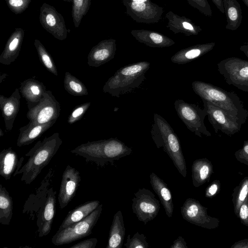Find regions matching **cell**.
Masks as SVG:
<instances>
[{
	"label": "cell",
	"mask_w": 248,
	"mask_h": 248,
	"mask_svg": "<svg viewBox=\"0 0 248 248\" xmlns=\"http://www.w3.org/2000/svg\"><path fill=\"white\" fill-rule=\"evenodd\" d=\"M62 141L59 133L56 132L42 140H39L25 154L27 161L13 176L22 174L21 181L31 184L40 174L58 152Z\"/></svg>",
	"instance_id": "1"
},
{
	"label": "cell",
	"mask_w": 248,
	"mask_h": 248,
	"mask_svg": "<svg viewBox=\"0 0 248 248\" xmlns=\"http://www.w3.org/2000/svg\"><path fill=\"white\" fill-rule=\"evenodd\" d=\"M87 161H93L103 166L130 155L132 150L123 142L116 138H110L82 143L71 151Z\"/></svg>",
	"instance_id": "2"
},
{
	"label": "cell",
	"mask_w": 248,
	"mask_h": 248,
	"mask_svg": "<svg viewBox=\"0 0 248 248\" xmlns=\"http://www.w3.org/2000/svg\"><path fill=\"white\" fill-rule=\"evenodd\" d=\"M151 134L156 147L163 149L179 172L186 177V163L179 139L167 121L156 113L154 115Z\"/></svg>",
	"instance_id": "3"
},
{
	"label": "cell",
	"mask_w": 248,
	"mask_h": 248,
	"mask_svg": "<svg viewBox=\"0 0 248 248\" xmlns=\"http://www.w3.org/2000/svg\"><path fill=\"white\" fill-rule=\"evenodd\" d=\"M150 67V62L141 61L121 67L105 83L103 92L119 97L132 92L143 83Z\"/></svg>",
	"instance_id": "4"
},
{
	"label": "cell",
	"mask_w": 248,
	"mask_h": 248,
	"mask_svg": "<svg viewBox=\"0 0 248 248\" xmlns=\"http://www.w3.org/2000/svg\"><path fill=\"white\" fill-rule=\"evenodd\" d=\"M194 93L202 100L225 109L242 114H248L240 98L232 92H229L210 83L201 81L192 83Z\"/></svg>",
	"instance_id": "5"
},
{
	"label": "cell",
	"mask_w": 248,
	"mask_h": 248,
	"mask_svg": "<svg viewBox=\"0 0 248 248\" xmlns=\"http://www.w3.org/2000/svg\"><path fill=\"white\" fill-rule=\"evenodd\" d=\"M202 100L207 111L208 120L216 133L220 131L228 135H233L240 130L248 117V114L225 109L207 101Z\"/></svg>",
	"instance_id": "6"
},
{
	"label": "cell",
	"mask_w": 248,
	"mask_h": 248,
	"mask_svg": "<svg viewBox=\"0 0 248 248\" xmlns=\"http://www.w3.org/2000/svg\"><path fill=\"white\" fill-rule=\"evenodd\" d=\"M102 208L101 204L85 218L58 230L51 238L52 243L55 246L64 245L91 234L101 216Z\"/></svg>",
	"instance_id": "7"
},
{
	"label": "cell",
	"mask_w": 248,
	"mask_h": 248,
	"mask_svg": "<svg viewBox=\"0 0 248 248\" xmlns=\"http://www.w3.org/2000/svg\"><path fill=\"white\" fill-rule=\"evenodd\" d=\"M174 105L177 115L188 130L200 137L202 134L211 136L204 123L207 114L204 108L202 109L198 105L186 103L182 99L176 100Z\"/></svg>",
	"instance_id": "8"
},
{
	"label": "cell",
	"mask_w": 248,
	"mask_h": 248,
	"mask_svg": "<svg viewBox=\"0 0 248 248\" xmlns=\"http://www.w3.org/2000/svg\"><path fill=\"white\" fill-rule=\"evenodd\" d=\"M217 66L228 84L248 92V61L232 57L221 61Z\"/></svg>",
	"instance_id": "9"
},
{
	"label": "cell",
	"mask_w": 248,
	"mask_h": 248,
	"mask_svg": "<svg viewBox=\"0 0 248 248\" xmlns=\"http://www.w3.org/2000/svg\"><path fill=\"white\" fill-rule=\"evenodd\" d=\"M59 102L52 92L46 90L40 101L29 108L26 116L30 121L38 124L56 122L60 114Z\"/></svg>",
	"instance_id": "10"
},
{
	"label": "cell",
	"mask_w": 248,
	"mask_h": 248,
	"mask_svg": "<svg viewBox=\"0 0 248 248\" xmlns=\"http://www.w3.org/2000/svg\"><path fill=\"white\" fill-rule=\"evenodd\" d=\"M132 209L138 220L145 225L153 220L160 209L159 202L150 190L142 188L134 193Z\"/></svg>",
	"instance_id": "11"
},
{
	"label": "cell",
	"mask_w": 248,
	"mask_h": 248,
	"mask_svg": "<svg viewBox=\"0 0 248 248\" xmlns=\"http://www.w3.org/2000/svg\"><path fill=\"white\" fill-rule=\"evenodd\" d=\"M122 1L125 7V13L137 23L154 24L162 19L163 8L151 0L142 2Z\"/></svg>",
	"instance_id": "12"
},
{
	"label": "cell",
	"mask_w": 248,
	"mask_h": 248,
	"mask_svg": "<svg viewBox=\"0 0 248 248\" xmlns=\"http://www.w3.org/2000/svg\"><path fill=\"white\" fill-rule=\"evenodd\" d=\"M39 21L43 28L56 39L62 41L67 38L69 30L63 17L53 6L46 3L42 4L40 9Z\"/></svg>",
	"instance_id": "13"
},
{
	"label": "cell",
	"mask_w": 248,
	"mask_h": 248,
	"mask_svg": "<svg viewBox=\"0 0 248 248\" xmlns=\"http://www.w3.org/2000/svg\"><path fill=\"white\" fill-rule=\"evenodd\" d=\"M80 181L79 172L75 168L67 165L62 174L58 194L61 209L65 207L75 197Z\"/></svg>",
	"instance_id": "14"
},
{
	"label": "cell",
	"mask_w": 248,
	"mask_h": 248,
	"mask_svg": "<svg viewBox=\"0 0 248 248\" xmlns=\"http://www.w3.org/2000/svg\"><path fill=\"white\" fill-rule=\"evenodd\" d=\"M116 51L115 39L102 40L92 48L87 57V64L90 66L98 67L113 59Z\"/></svg>",
	"instance_id": "15"
},
{
	"label": "cell",
	"mask_w": 248,
	"mask_h": 248,
	"mask_svg": "<svg viewBox=\"0 0 248 248\" xmlns=\"http://www.w3.org/2000/svg\"><path fill=\"white\" fill-rule=\"evenodd\" d=\"M56 193L52 188L47 191L46 200L39 212L37 225L40 237L47 235L51 231L55 215Z\"/></svg>",
	"instance_id": "16"
},
{
	"label": "cell",
	"mask_w": 248,
	"mask_h": 248,
	"mask_svg": "<svg viewBox=\"0 0 248 248\" xmlns=\"http://www.w3.org/2000/svg\"><path fill=\"white\" fill-rule=\"evenodd\" d=\"M20 98L21 95L18 88L16 89L9 97L3 95H0V108L7 131H10L13 128L15 120L19 110Z\"/></svg>",
	"instance_id": "17"
},
{
	"label": "cell",
	"mask_w": 248,
	"mask_h": 248,
	"mask_svg": "<svg viewBox=\"0 0 248 248\" xmlns=\"http://www.w3.org/2000/svg\"><path fill=\"white\" fill-rule=\"evenodd\" d=\"M165 18L167 20V27L174 34L182 33L189 36L197 35L202 31L191 19L180 16L172 11L167 13Z\"/></svg>",
	"instance_id": "18"
},
{
	"label": "cell",
	"mask_w": 248,
	"mask_h": 248,
	"mask_svg": "<svg viewBox=\"0 0 248 248\" xmlns=\"http://www.w3.org/2000/svg\"><path fill=\"white\" fill-rule=\"evenodd\" d=\"M24 36V30L17 28L8 39L4 49L0 55V63L10 65L18 56Z\"/></svg>",
	"instance_id": "19"
},
{
	"label": "cell",
	"mask_w": 248,
	"mask_h": 248,
	"mask_svg": "<svg viewBox=\"0 0 248 248\" xmlns=\"http://www.w3.org/2000/svg\"><path fill=\"white\" fill-rule=\"evenodd\" d=\"M131 35L138 42L152 47H169L175 44L170 38L159 32L147 30H133Z\"/></svg>",
	"instance_id": "20"
},
{
	"label": "cell",
	"mask_w": 248,
	"mask_h": 248,
	"mask_svg": "<svg viewBox=\"0 0 248 248\" xmlns=\"http://www.w3.org/2000/svg\"><path fill=\"white\" fill-rule=\"evenodd\" d=\"M55 122L43 124H38L30 121L29 123L19 129V135L16 145L18 147L30 145L48 130Z\"/></svg>",
	"instance_id": "21"
},
{
	"label": "cell",
	"mask_w": 248,
	"mask_h": 248,
	"mask_svg": "<svg viewBox=\"0 0 248 248\" xmlns=\"http://www.w3.org/2000/svg\"><path fill=\"white\" fill-rule=\"evenodd\" d=\"M24 157L18 159L17 153L11 147L3 149L0 153V175L5 180L11 179L22 167Z\"/></svg>",
	"instance_id": "22"
},
{
	"label": "cell",
	"mask_w": 248,
	"mask_h": 248,
	"mask_svg": "<svg viewBox=\"0 0 248 248\" xmlns=\"http://www.w3.org/2000/svg\"><path fill=\"white\" fill-rule=\"evenodd\" d=\"M19 89L29 108L40 101L46 91V87L42 82L31 78L22 81Z\"/></svg>",
	"instance_id": "23"
},
{
	"label": "cell",
	"mask_w": 248,
	"mask_h": 248,
	"mask_svg": "<svg viewBox=\"0 0 248 248\" xmlns=\"http://www.w3.org/2000/svg\"><path fill=\"white\" fill-rule=\"evenodd\" d=\"M215 46V42L196 45L178 51L170 60L175 64H186L209 52Z\"/></svg>",
	"instance_id": "24"
},
{
	"label": "cell",
	"mask_w": 248,
	"mask_h": 248,
	"mask_svg": "<svg viewBox=\"0 0 248 248\" xmlns=\"http://www.w3.org/2000/svg\"><path fill=\"white\" fill-rule=\"evenodd\" d=\"M150 184L158 196L165 213L169 217L172 216L174 205L171 192L167 185L154 172L150 175Z\"/></svg>",
	"instance_id": "25"
},
{
	"label": "cell",
	"mask_w": 248,
	"mask_h": 248,
	"mask_svg": "<svg viewBox=\"0 0 248 248\" xmlns=\"http://www.w3.org/2000/svg\"><path fill=\"white\" fill-rule=\"evenodd\" d=\"M180 209L185 220L196 225L205 226V211L198 201L192 198H187Z\"/></svg>",
	"instance_id": "26"
},
{
	"label": "cell",
	"mask_w": 248,
	"mask_h": 248,
	"mask_svg": "<svg viewBox=\"0 0 248 248\" xmlns=\"http://www.w3.org/2000/svg\"><path fill=\"white\" fill-rule=\"evenodd\" d=\"M125 234V228L123 214L121 210H119L114 215L106 248H121Z\"/></svg>",
	"instance_id": "27"
},
{
	"label": "cell",
	"mask_w": 248,
	"mask_h": 248,
	"mask_svg": "<svg viewBox=\"0 0 248 248\" xmlns=\"http://www.w3.org/2000/svg\"><path fill=\"white\" fill-rule=\"evenodd\" d=\"M99 205L100 202L99 201L93 200L88 201L77 206L68 212L58 230H62L85 218L95 210Z\"/></svg>",
	"instance_id": "28"
},
{
	"label": "cell",
	"mask_w": 248,
	"mask_h": 248,
	"mask_svg": "<svg viewBox=\"0 0 248 248\" xmlns=\"http://www.w3.org/2000/svg\"><path fill=\"white\" fill-rule=\"evenodd\" d=\"M226 16V29L234 31L241 25L242 14L241 6L237 0H222Z\"/></svg>",
	"instance_id": "29"
},
{
	"label": "cell",
	"mask_w": 248,
	"mask_h": 248,
	"mask_svg": "<svg viewBox=\"0 0 248 248\" xmlns=\"http://www.w3.org/2000/svg\"><path fill=\"white\" fill-rule=\"evenodd\" d=\"M13 200L8 191L0 185V223L2 225L10 224L13 216Z\"/></svg>",
	"instance_id": "30"
},
{
	"label": "cell",
	"mask_w": 248,
	"mask_h": 248,
	"mask_svg": "<svg viewBox=\"0 0 248 248\" xmlns=\"http://www.w3.org/2000/svg\"><path fill=\"white\" fill-rule=\"evenodd\" d=\"M63 83L65 90L73 96H80L88 94L85 85L69 72L65 73Z\"/></svg>",
	"instance_id": "31"
},
{
	"label": "cell",
	"mask_w": 248,
	"mask_h": 248,
	"mask_svg": "<svg viewBox=\"0 0 248 248\" xmlns=\"http://www.w3.org/2000/svg\"><path fill=\"white\" fill-rule=\"evenodd\" d=\"M34 45L36 49L40 62L51 73L57 76L58 71L55 63L44 46L38 39H35Z\"/></svg>",
	"instance_id": "32"
},
{
	"label": "cell",
	"mask_w": 248,
	"mask_h": 248,
	"mask_svg": "<svg viewBox=\"0 0 248 248\" xmlns=\"http://www.w3.org/2000/svg\"><path fill=\"white\" fill-rule=\"evenodd\" d=\"M206 162L203 160L194 161L192 166V178L193 185L199 186L207 179L210 169Z\"/></svg>",
	"instance_id": "33"
},
{
	"label": "cell",
	"mask_w": 248,
	"mask_h": 248,
	"mask_svg": "<svg viewBox=\"0 0 248 248\" xmlns=\"http://www.w3.org/2000/svg\"><path fill=\"white\" fill-rule=\"evenodd\" d=\"M91 0H73L72 16L75 28L79 26L83 17L88 12Z\"/></svg>",
	"instance_id": "34"
},
{
	"label": "cell",
	"mask_w": 248,
	"mask_h": 248,
	"mask_svg": "<svg viewBox=\"0 0 248 248\" xmlns=\"http://www.w3.org/2000/svg\"><path fill=\"white\" fill-rule=\"evenodd\" d=\"M124 246L127 248H148L149 244L145 235L137 232L131 238L130 234L127 235L126 242Z\"/></svg>",
	"instance_id": "35"
},
{
	"label": "cell",
	"mask_w": 248,
	"mask_h": 248,
	"mask_svg": "<svg viewBox=\"0 0 248 248\" xmlns=\"http://www.w3.org/2000/svg\"><path fill=\"white\" fill-rule=\"evenodd\" d=\"M91 106V102H86L77 106L68 117L67 123L73 124L82 119Z\"/></svg>",
	"instance_id": "36"
},
{
	"label": "cell",
	"mask_w": 248,
	"mask_h": 248,
	"mask_svg": "<svg viewBox=\"0 0 248 248\" xmlns=\"http://www.w3.org/2000/svg\"><path fill=\"white\" fill-rule=\"evenodd\" d=\"M10 10L16 15L25 11L28 7L31 0H5Z\"/></svg>",
	"instance_id": "37"
},
{
	"label": "cell",
	"mask_w": 248,
	"mask_h": 248,
	"mask_svg": "<svg viewBox=\"0 0 248 248\" xmlns=\"http://www.w3.org/2000/svg\"><path fill=\"white\" fill-rule=\"evenodd\" d=\"M192 7L207 16H212V11L207 0H186Z\"/></svg>",
	"instance_id": "38"
},
{
	"label": "cell",
	"mask_w": 248,
	"mask_h": 248,
	"mask_svg": "<svg viewBox=\"0 0 248 248\" xmlns=\"http://www.w3.org/2000/svg\"><path fill=\"white\" fill-rule=\"evenodd\" d=\"M97 243L96 238H91L80 241L71 246L70 248H95Z\"/></svg>",
	"instance_id": "39"
},
{
	"label": "cell",
	"mask_w": 248,
	"mask_h": 248,
	"mask_svg": "<svg viewBox=\"0 0 248 248\" xmlns=\"http://www.w3.org/2000/svg\"><path fill=\"white\" fill-rule=\"evenodd\" d=\"M170 248H187V246L184 238L179 236L173 241Z\"/></svg>",
	"instance_id": "40"
},
{
	"label": "cell",
	"mask_w": 248,
	"mask_h": 248,
	"mask_svg": "<svg viewBox=\"0 0 248 248\" xmlns=\"http://www.w3.org/2000/svg\"><path fill=\"white\" fill-rule=\"evenodd\" d=\"M240 217L242 219H245L248 217V207L246 204H243L240 210Z\"/></svg>",
	"instance_id": "41"
},
{
	"label": "cell",
	"mask_w": 248,
	"mask_h": 248,
	"mask_svg": "<svg viewBox=\"0 0 248 248\" xmlns=\"http://www.w3.org/2000/svg\"><path fill=\"white\" fill-rule=\"evenodd\" d=\"M248 192V185L246 184L242 187L239 194V199L243 201L246 198Z\"/></svg>",
	"instance_id": "42"
},
{
	"label": "cell",
	"mask_w": 248,
	"mask_h": 248,
	"mask_svg": "<svg viewBox=\"0 0 248 248\" xmlns=\"http://www.w3.org/2000/svg\"><path fill=\"white\" fill-rule=\"evenodd\" d=\"M216 7L222 13H225L222 0H211Z\"/></svg>",
	"instance_id": "43"
},
{
	"label": "cell",
	"mask_w": 248,
	"mask_h": 248,
	"mask_svg": "<svg viewBox=\"0 0 248 248\" xmlns=\"http://www.w3.org/2000/svg\"><path fill=\"white\" fill-rule=\"evenodd\" d=\"M240 50L242 51L248 58V40L245 44L240 46Z\"/></svg>",
	"instance_id": "44"
},
{
	"label": "cell",
	"mask_w": 248,
	"mask_h": 248,
	"mask_svg": "<svg viewBox=\"0 0 248 248\" xmlns=\"http://www.w3.org/2000/svg\"><path fill=\"white\" fill-rule=\"evenodd\" d=\"M217 186L216 184L212 185L208 189V193L211 195H214L217 191Z\"/></svg>",
	"instance_id": "45"
},
{
	"label": "cell",
	"mask_w": 248,
	"mask_h": 248,
	"mask_svg": "<svg viewBox=\"0 0 248 248\" xmlns=\"http://www.w3.org/2000/svg\"><path fill=\"white\" fill-rule=\"evenodd\" d=\"M244 151L248 155V141H246L243 146Z\"/></svg>",
	"instance_id": "46"
},
{
	"label": "cell",
	"mask_w": 248,
	"mask_h": 248,
	"mask_svg": "<svg viewBox=\"0 0 248 248\" xmlns=\"http://www.w3.org/2000/svg\"><path fill=\"white\" fill-rule=\"evenodd\" d=\"M125 0L134 1V2H146V1L151 0Z\"/></svg>",
	"instance_id": "47"
},
{
	"label": "cell",
	"mask_w": 248,
	"mask_h": 248,
	"mask_svg": "<svg viewBox=\"0 0 248 248\" xmlns=\"http://www.w3.org/2000/svg\"><path fill=\"white\" fill-rule=\"evenodd\" d=\"M7 76V75L6 74H3L0 75V83L2 82V81L3 79L5 78Z\"/></svg>",
	"instance_id": "48"
},
{
	"label": "cell",
	"mask_w": 248,
	"mask_h": 248,
	"mask_svg": "<svg viewBox=\"0 0 248 248\" xmlns=\"http://www.w3.org/2000/svg\"><path fill=\"white\" fill-rule=\"evenodd\" d=\"M244 4L247 6L248 8V0H242Z\"/></svg>",
	"instance_id": "49"
},
{
	"label": "cell",
	"mask_w": 248,
	"mask_h": 248,
	"mask_svg": "<svg viewBox=\"0 0 248 248\" xmlns=\"http://www.w3.org/2000/svg\"><path fill=\"white\" fill-rule=\"evenodd\" d=\"M4 135V133L3 132L1 129H0V137H2Z\"/></svg>",
	"instance_id": "50"
},
{
	"label": "cell",
	"mask_w": 248,
	"mask_h": 248,
	"mask_svg": "<svg viewBox=\"0 0 248 248\" xmlns=\"http://www.w3.org/2000/svg\"><path fill=\"white\" fill-rule=\"evenodd\" d=\"M64 1L69 2H72L73 0H63Z\"/></svg>",
	"instance_id": "51"
}]
</instances>
